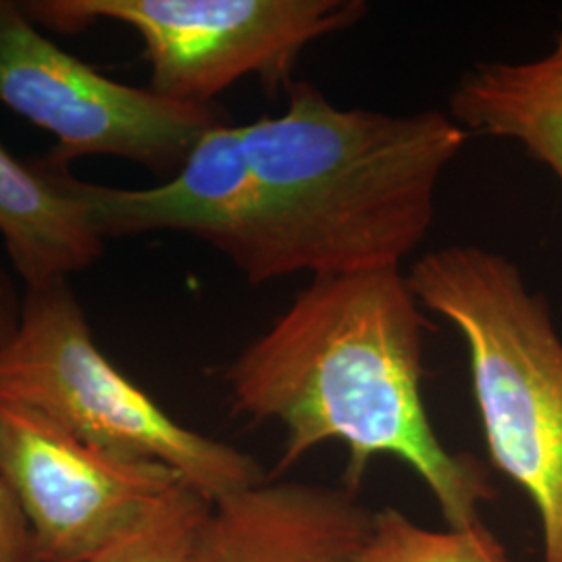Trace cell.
<instances>
[{
    "label": "cell",
    "instance_id": "6",
    "mask_svg": "<svg viewBox=\"0 0 562 562\" xmlns=\"http://www.w3.org/2000/svg\"><path fill=\"white\" fill-rule=\"evenodd\" d=\"M0 102L55 136L53 161L104 155L173 176L222 123L213 106L104 78L48 41L13 0H0Z\"/></svg>",
    "mask_w": 562,
    "mask_h": 562
},
{
    "label": "cell",
    "instance_id": "13",
    "mask_svg": "<svg viewBox=\"0 0 562 562\" xmlns=\"http://www.w3.org/2000/svg\"><path fill=\"white\" fill-rule=\"evenodd\" d=\"M211 504L190 485L180 483L136 531L92 562H188L192 540Z\"/></svg>",
    "mask_w": 562,
    "mask_h": 562
},
{
    "label": "cell",
    "instance_id": "5",
    "mask_svg": "<svg viewBox=\"0 0 562 562\" xmlns=\"http://www.w3.org/2000/svg\"><path fill=\"white\" fill-rule=\"evenodd\" d=\"M36 25L80 32L94 21L134 27L162 99L211 106L236 81L257 76L273 94L306 46L367 15L362 0H34Z\"/></svg>",
    "mask_w": 562,
    "mask_h": 562
},
{
    "label": "cell",
    "instance_id": "11",
    "mask_svg": "<svg viewBox=\"0 0 562 562\" xmlns=\"http://www.w3.org/2000/svg\"><path fill=\"white\" fill-rule=\"evenodd\" d=\"M0 236L27 288L67 280L104 255V240L90 232L44 161H20L2 142Z\"/></svg>",
    "mask_w": 562,
    "mask_h": 562
},
{
    "label": "cell",
    "instance_id": "8",
    "mask_svg": "<svg viewBox=\"0 0 562 562\" xmlns=\"http://www.w3.org/2000/svg\"><path fill=\"white\" fill-rule=\"evenodd\" d=\"M371 525L348 485L265 480L211 504L188 562H362Z\"/></svg>",
    "mask_w": 562,
    "mask_h": 562
},
{
    "label": "cell",
    "instance_id": "10",
    "mask_svg": "<svg viewBox=\"0 0 562 562\" xmlns=\"http://www.w3.org/2000/svg\"><path fill=\"white\" fill-rule=\"evenodd\" d=\"M448 115L469 136L519 144L562 183V20L540 57L471 67L450 92Z\"/></svg>",
    "mask_w": 562,
    "mask_h": 562
},
{
    "label": "cell",
    "instance_id": "14",
    "mask_svg": "<svg viewBox=\"0 0 562 562\" xmlns=\"http://www.w3.org/2000/svg\"><path fill=\"white\" fill-rule=\"evenodd\" d=\"M21 302L13 281L0 267V350L13 338L20 323ZM0 562H41L30 527L13 492L0 475Z\"/></svg>",
    "mask_w": 562,
    "mask_h": 562
},
{
    "label": "cell",
    "instance_id": "4",
    "mask_svg": "<svg viewBox=\"0 0 562 562\" xmlns=\"http://www.w3.org/2000/svg\"><path fill=\"white\" fill-rule=\"evenodd\" d=\"M0 401L27 406L99 450L173 469L215 503L265 482L261 464L171 419L102 355L67 280L27 288L0 350Z\"/></svg>",
    "mask_w": 562,
    "mask_h": 562
},
{
    "label": "cell",
    "instance_id": "1",
    "mask_svg": "<svg viewBox=\"0 0 562 562\" xmlns=\"http://www.w3.org/2000/svg\"><path fill=\"white\" fill-rule=\"evenodd\" d=\"M434 329L402 269L313 278L288 311L223 375L234 415L280 423L276 473L311 450H348L357 490L378 457L408 464L450 529L473 527L496 498L482 462L438 438L423 402L425 336Z\"/></svg>",
    "mask_w": 562,
    "mask_h": 562
},
{
    "label": "cell",
    "instance_id": "9",
    "mask_svg": "<svg viewBox=\"0 0 562 562\" xmlns=\"http://www.w3.org/2000/svg\"><path fill=\"white\" fill-rule=\"evenodd\" d=\"M42 161L101 240L181 232L217 248L246 211L252 188L240 125L223 121L202 134L176 176L148 190L88 183L76 180L69 165Z\"/></svg>",
    "mask_w": 562,
    "mask_h": 562
},
{
    "label": "cell",
    "instance_id": "12",
    "mask_svg": "<svg viewBox=\"0 0 562 562\" xmlns=\"http://www.w3.org/2000/svg\"><path fill=\"white\" fill-rule=\"evenodd\" d=\"M362 562H510L504 543L477 522L467 529L434 531L411 521L394 506L373 513Z\"/></svg>",
    "mask_w": 562,
    "mask_h": 562
},
{
    "label": "cell",
    "instance_id": "3",
    "mask_svg": "<svg viewBox=\"0 0 562 562\" xmlns=\"http://www.w3.org/2000/svg\"><path fill=\"white\" fill-rule=\"evenodd\" d=\"M408 281L461 334L490 462L531 501L542 562H562V338L519 267L475 244L423 255Z\"/></svg>",
    "mask_w": 562,
    "mask_h": 562
},
{
    "label": "cell",
    "instance_id": "2",
    "mask_svg": "<svg viewBox=\"0 0 562 562\" xmlns=\"http://www.w3.org/2000/svg\"><path fill=\"white\" fill-rule=\"evenodd\" d=\"M285 92L281 115L240 125L252 188L217 250L252 285L401 269L469 132L438 109H341L306 81Z\"/></svg>",
    "mask_w": 562,
    "mask_h": 562
},
{
    "label": "cell",
    "instance_id": "7",
    "mask_svg": "<svg viewBox=\"0 0 562 562\" xmlns=\"http://www.w3.org/2000/svg\"><path fill=\"white\" fill-rule=\"evenodd\" d=\"M0 475L41 562H92L183 483L167 464L113 457L41 413L0 401Z\"/></svg>",
    "mask_w": 562,
    "mask_h": 562
}]
</instances>
